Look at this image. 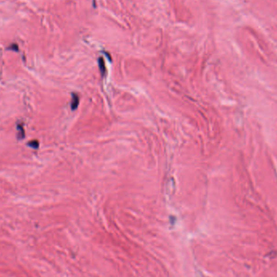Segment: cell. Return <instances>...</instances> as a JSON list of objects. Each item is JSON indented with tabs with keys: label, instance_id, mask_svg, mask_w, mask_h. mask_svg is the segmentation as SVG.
Returning a JSON list of instances; mask_svg holds the SVG:
<instances>
[{
	"label": "cell",
	"instance_id": "1",
	"mask_svg": "<svg viewBox=\"0 0 277 277\" xmlns=\"http://www.w3.org/2000/svg\"><path fill=\"white\" fill-rule=\"evenodd\" d=\"M79 103H80V98H79V96L76 95V94H75V93H73L72 96H71V109H72V110L76 109L78 107Z\"/></svg>",
	"mask_w": 277,
	"mask_h": 277
},
{
	"label": "cell",
	"instance_id": "2",
	"mask_svg": "<svg viewBox=\"0 0 277 277\" xmlns=\"http://www.w3.org/2000/svg\"><path fill=\"white\" fill-rule=\"evenodd\" d=\"M17 129H18V131H20V132H18V139H20V140H22V139H24V136H25V133H24V128H23V126H21V125H18V126H17Z\"/></svg>",
	"mask_w": 277,
	"mask_h": 277
},
{
	"label": "cell",
	"instance_id": "3",
	"mask_svg": "<svg viewBox=\"0 0 277 277\" xmlns=\"http://www.w3.org/2000/svg\"><path fill=\"white\" fill-rule=\"evenodd\" d=\"M28 145L29 146V147L32 148L36 149V148H38V147H39V143H38V141L37 140H32L28 143Z\"/></svg>",
	"mask_w": 277,
	"mask_h": 277
}]
</instances>
